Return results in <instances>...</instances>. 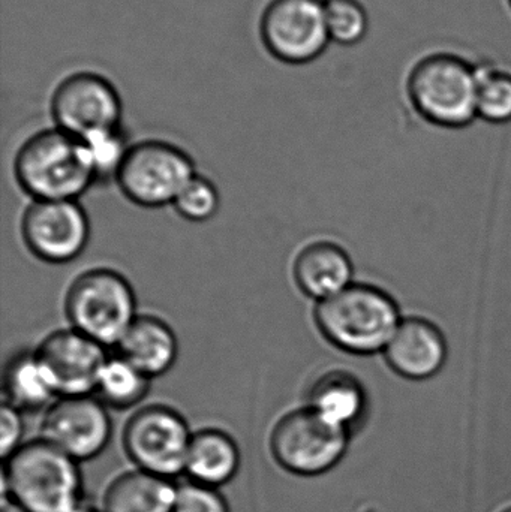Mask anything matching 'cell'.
I'll return each mask as SVG.
<instances>
[{
    "instance_id": "18",
    "label": "cell",
    "mask_w": 511,
    "mask_h": 512,
    "mask_svg": "<svg viewBox=\"0 0 511 512\" xmlns=\"http://www.w3.org/2000/svg\"><path fill=\"white\" fill-rule=\"evenodd\" d=\"M239 468V447L228 433L218 429L194 432L185 465L189 481L219 489L236 477Z\"/></svg>"
},
{
    "instance_id": "12",
    "label": "cell",
    "mask_w": 511,
    "mask_h": 512,
    "mask_svg": "<svg viewBox=\"0 0 511 512\" xmlns=\"http://www.w3.org/2000/svg\"><path fill=\"white\" fill-rule=\"evenodd\" d=\"M21 236L41 261L68 264L89 245V216L78 201H33L21 219Z\"/></svg>"
},
{
    "instance_id": "11",
    "label": "cell",
    "mask_w": 511,
    "mask_h": 512,
    "mask_svg": "<svg viewBox=\"0 0 511 512\" xmlns=\"http://www.w3.org/2000/svg\"><path fill=\"white\" fill-rule=\"evenodd\" d=\"M113 423L98 397H59L48 406L41 423V438L75 462L95 459L110 444Z\"/></svg>"
},
{
    "instance_id": "1",
    "label": "cell",
    "mask_w": 511,
    "mask_h": 512,
    "mask_svg": "<svg viewBox=\"0 0 511 512\" xmlns=\"http://www.w3.org/2000/svg\"><path fill=\"white\" fill-rule=\"evenodd\" d=\"M402 318L389 292L357 282L317 303L314 312L315 325L330 345L360 357L383 354Z\"/></svg>"
},
{
    "instance_id": "6",
    "label": "cell",
    "mask_w": 511,
    "mask_h": 512,
    "mask_svg": "<svg viewBox=\"0 0 511 512\" xmlns=\"http://www.w3.org/2000/svg\"><path fill=\"white\" fill-rule=\"evenodd\" d=\"M269 447L284 471L299 477H318L341 462L347 453L348 432L303 406L276 421Z\"/></svg>"
},
{
    "instance_id": "19",
    "label": "cell",
    "mask_w": 511,
    "mask_h": 512,
    "mask_svg": "<svg viewBox=\"0 0 511 512\" xmlns=\"http://www.w3.org/2000/svg\"><path fill=\"white\" fill-rule=\"evenodd\" d=\"M177 486L170 478L135 469L114 478L104 495V512H173Z\"/></svg>"
},
{
    "instance_id": "31",
    "label": "cell",
    "mask_w": 511,
    "mask_h": 512,
    "mask_svg": "<svg viewBox=\"0 0 511 512\" xmlns=\"http://www.w3.org/2000/svg\"><path fill=\"white\" fill-rule=\"evenodd\" d=\"M509 2H510V6H511V0H509Z\"/></svg>"
},
{
    "instance_id": "28",
    "label": "cell",
    "mask_w": 511,
    "mask_h": 512,
    "mask_svg": "<svg viewBox=\"0 0 511 512\" xmlns=\"http://www.w3.org/2000/svg\"><path fill=\"white\" fill-rule=\"evenodd\" d=\"M0 512H26L20 505L15 504L12 499H9L8 496H2V501H0Z\"/></svg>"
},
{
    "instance_id": "22",
    "label": "cell",
    "mask_w": 511,
    "mask_h": 512,
    "mask_svg": "<svg viewBox=\"0 0 511 512\" xmlns=\"http://www.w3.org/2000/svg\"><path fill=\"white\" fill-rule=\"evenodd\" d=\"M477 69V116L485 122H511V72L495 65Z\"/></svg>"
},
{
    "instance_id": "17",
    "label": "cell",
    "mask_w": 511,
    "mask_h": 512,
    "mask_svg": "<svg viewBox=\"0 0 511 512\" xmlns=\"http://www.w3.org/2000/svg\"><path fill=\"white\" fill-rule=\"evenodd\" d=\"M306 406L339 429L350 432L368 408V394L362 381L345 369H330L309 388Z\"/></svg>"
},
{
    "instance_id": "15",
    "label": "cell",
    "mask_w": 511,
    "mask_h": 512,
    "mask_svg": "<svg viewBox=\"0 0 511 512\" xmlns=\"http://www.w3.org/2000/svg\"><path fill=\"white\" fill-rule=\"evenodd\" d=\"M293 276L300 291L320 303L353 285V259L338 243L317 240L297 254Z\"/></svg>"
},
{
    "instance_id": "30",
    "label": "cell",
    "mask_w": 511,
    "mask_h": 512,
    "mask_svg": "<svg viewBox=\"0 0 511 512\" xmlns=\"http://www.w3.org/2000/svg\"><path fill=\"white\" fill-rule=\"evenodd\" d=\"M504 512H511V508H510V510H507V511H504Z\"/></svg>"
},
{
    "instance_id": "2",
    "label": "cell",
    "mask_w": 511,
    "mask_h": 512,
    "mask_svg": "<svg viewBox=\"0 0 511 512\" xmlns=\"http://www.w3.org/2000/svg\"><path fill=\"white\" fill-rule=\"evenodd\" d=\"M2 496L26 512H75L81 507L78 462L39 438L3 460Z\"/></svg>"
},
{
    "instance_id": "16",
    "label": "cell",
    "mask_w": 511,
    "mask_h": 512,
    "mask_svg": "<svg viewBox=\"0 0 511 512\" xmlns=\"http://www.w3.org/2000/svg\"><path fill=\"white\" fill-rule=\"evenodd\" d=\"M116 348L117 354L152 379L170 372L179 357L173 328L153 315H138Z\"/></svg>"
},
{
    "instance_id": "27",
    "label": "cell",
    "mask_w": 511,
    "mask_h": 512,
    "mask_svg": "<svg viewBox=\"0 0 511 512\" xmlns=\"http://www.w3.org/2000/svg\"><path fill=\"white\" fill-rule=\"evenodd\" d=\"M23 412L14 406L3 403L0 409V456L2 460L8 459L23 445Z\"/></svg>"
},
{
    "instance_id": "21",
    "label": "cell",
    "mask_w": 511,
    "mask_h": 512,
    "mask_svg": "<svg viewBox=\"0 0 511 512\" xmlns=\"http://www.w3.org/2000/svg\"><path fill=\"white\" fill-rule=\"evenodd\" d=\"M150 381L152 378L122 355H110L99 373L95 396L110 408H134L149 394Z\"/></svg>"
},
{
    "instance_id": "26",
    "label": "cell",
    "mask_w": 511,
    "mask_h": 512,
    "mask_svg": "<svg viewBox=\"0 0 511 512\" xmlns=\"http://www.w3.org/2000/svg\"><path fill=\"white\" fill-rule=\"evenodd\" d=\"M173 512H230V505L215 487L188 481L177 486Z\"/></svg>"
},
{
    "instance_id": "13",
    "label": "cell",
    "mask_w": 511,
    "mask_h": 512,
    "mask_svg": "<svg viewBox=\"0 0 511 512\" xmlns=\"http://www.w3.org/2000/svg\"><path fill=\"white\" fill-rule=\"evenodd\" d=\"M35 352L59 397L95 394L99 373L110 357L105 346L72 327L48 334Z\"/></svg>"
},
{
    "instance_id": "29",
    "label": "cell",
    "mask_w": 511,
    "mask_h": 512,
    "mask_svg": "<svg viewBox=\"0 0 511 512\" xmlns=\"http://www.w3.org/2000/svg\"><path fill=\"white\" fill-rule=\"evenodd\" d=\"M75 512H104V511H96V510H93V508L84 507V505H81V507L78 508V510Z\"/></svg>"
},
{
    "instance_id": "3",
    "label": "cell",
    "mask_w": 511,
    "mask_h": 512,
    "mask_svg": "<svg viewBox=\"0 0 511 512\" xmlns=\"http://www.w3.org/2000/svg\"><path fill=\"white\" fill-rule=\"evenodd\" d=\"M14 173L33 201H78L96 182L81 140L59 128L32 135L15 155Z\"/></svg>"
},
{
    "instance_id": "10",
    "label": "cell",
    "mask_w": 511,
    "mask_h": 512,
    "mask_svg": "<svg viewBox=\"0 0 511 512\" xmlns=\"http://www.w3.org/2000/svg\"><path fill=\"white\" fill-rule=\"evenodd\" d=\"M56 128L78 140L95 132L120 128L122 99L116 87L95 72L66 77L51 96Z\"/></svg>"
},
{
    "instance_id": "25",
    "label": "cell",
    "mask_w": 511,
    "mask_h": 512,
    "mask_svg": "<svg viewBox=\"0 0 511 512\" xmlns=\"http://www.w3.org/2000/svg\"><path fill=\"white\" fill-rule=\"evenodd\" d=\"M221 204L218 188L203 176H195L177 198V213L186 221L204 224L215 218Z\"/></svg>"
},
{
    "instance_id": "24",
    "label": "cell",
    "mask_w": 511,
    "mask_h": 512,
    "mask_svg": "<svg viewBox=\"0 0 511 512\" xmlns=\"http://www.w3.org/2000/svg\"><path fill=\"white\" fill-rule=\"evenodd\" d=\"M96 180L116 179L129 147L122 128L95 132L81 140Z\"/></svg>"
},
{
    "instance_id": "4",
    "label": "cell",
    "mask_w": 511,
    "mask_h": 512,
    "mask_svg": "<svg viewBox=\"0 0 511 512\" xmlns=\"http://www.w3.org/2000/svg\"><path fill=\"white\" fill-rule=\"evenodd\" d=\"M407 93L414 110L440 128H465L479 117L476 66L456 54L420 59L408 75Z\"/></svg>"
},
{
    "instance_id": "8",
    "label": "cell",
    "mask_w": 511,
    "mask_h": 512,
    "mask_svg": "<svg viewBox=\"0 0 511 512\" xmlns=\"http://www.w3.org/2000/svg\"><path fill=\"white\" fill-rule=\"evenodd\" d=\"M192 435L176 409L149 405L138 409L123 430V450L135 468L164 478L185 474Z\"/></svg>"
},
{
    "instance_id": "20",
    "label": "cell",
    "mask_w": 511,
    "mask_h": 512,
    "mask_svg": "<svg viewBox=\"0 0 511 512\" xmlns=\"http://www.w3.org/2000/svg\"><path fill=\"white\" fill-rule=\"evenodd\" d=\"M5 403L20 412L45 408L56 397L47 370L35 351L12 355L3 370Z\"/></svg>"
},
{
    "instance_id": "14",
    "label": "cell",
    "mask_w": 511,
    "mask_h": 512,
    "mask_svg": "<svg viewBox=\"0 0 511 512\" xmlns=\"http://www.w3.org/2000/svg\"><path fill=\"white\" fill-rule=\"evenodd\" d=\"M393 372L408 381H428L444 369L449 357L446 336L422 316L402 318L383 352Z\"/></svg>"
},
{
    "instance_id": "9",
    "label": "cell",
    "mask_w": 511,
    "mask_h": 512,
    "mask_svg": "<svg viewBox=\"0 0 511 512\" xmlns=\"http://www.w3.org/2000/svg\"><path fill=\"white\" fill-rule=\"evenodd\" d=\"M264 47L288 65L318 59L329 45L326 0H272L260 23Z\"/></svg>"
},
{
    "instance_id": "5",
    "label": "cell",
    "mask_w": 511,
    "mask_h": 512,
    "mask_svg": "<svg viewBox=\"0 0 511 512\" xmlns=\"http://www.w3.org/2000/svg\"><path fill=\"white\" fill-rule=\"evenodd\" d=\"M72 328L102 346H117L137 319V297L123 274L92 268L75 277L65 297Z\"/></svg>"
},
{
    "instance_id": "23",
    "label": "cell",
    "mask_w": 511,
    "mask_h": 512,
    "mask_svg": "<svg viewBox=\"0 0 511 512\" xmlns=\"http://www.w3.org/2000/svg\"><path fill=\"white\" fill-rule=\"evenodd\" d=\"M330 41L345 47L360 44L369 32V15L360 0H326Z\"/></svg>"
},
{
    "instance_id": "7",
    "label": "cell",
    "mask_w": 511,
    "mask_h": 512,
    "mask_svg": "<svg viewBox=\"0 0 511 512\" xmlns=\"http://www.w3.org/2000/svg\"><path fill=\"white\" fill-rule=\"evenodd\" d=\"M195 176L194 161L185 150L167 141L147 140L129 147L116 182L135 206L158 209L176 203Z\"/></svg>"
}]
</instances>
